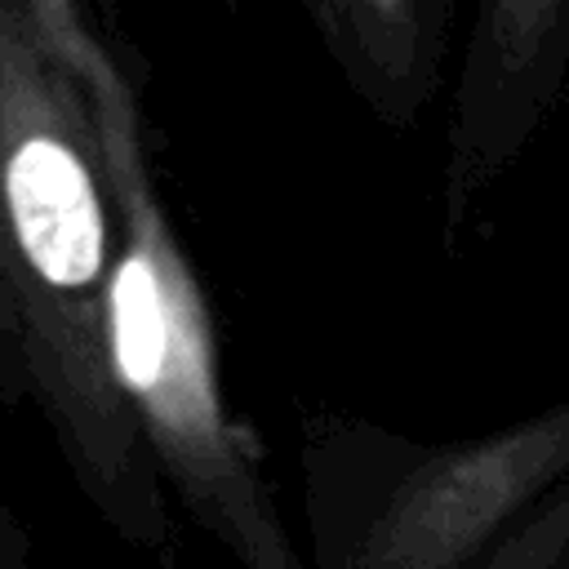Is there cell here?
<instances>
[{
  "label": "cell",
  "instance_id": "cell-1",
  "mask_svg": "<svg viewBox=\"0 0 569 569\" xmlns=\"http://www.w3.org/2000/svg\"><path fill=\"white\" fill-rule=\"evenodd\" d=\"M120 227L80 80L40 0H0V400L49 431L89 511L138 556L173 565L164 480L111 373Z\"/></svg>",
  "mask_w": 569,
  "mask_h": 569
},
{
  "label": "cell",
  "instance_id": "cell-2",
  "mask_svg": "<svg viewBox=\"0 0 569 569\" xmlns=\"http://www.w3.org/2000/svg\"><path fill=\"white\" fill-rule=\"evenodd\" d=\"M40 22L84 89L116 200L111 373L178 507L240 569H307L249 431L231 418L204 284L160 200L138 71L76 0H40Z\"/></svg>",
  "mask_w": 569,
  "mask_h": 569
},
{
  "label": "cell",
  "instance_id": "cell-3",
  "mask_svg": "<svg viewBox=\"0 0 569 569\" xmlns=\"http://www.w3.org/2000/svg\"><path fill=\"white\" fill-rule=\"evenodd\" d=\"M307 569H476L569 480V396L471 440L307 418Z\"/></svg>",
  "mask_w": 569,
  "mask_h": 569
},
{
  "label": "cell",
  "instance_id": "cell-4",
  "mask_svg": "<svg viewBox=\"0 0 569 569\" xmlns=\"http://www.w3.org/2000/svg\"><path fill=\"white\" fill-rule=\"evenodd\" d=\"M569 89V0H489L476 9L449 111L445 249L453 253L480 200L507 178Z\"/></svg>",
  "mask_w": 569,
  "mask_h": 569
},
{
  "label": "cell",
  "instance_id": "cell-5",
  "mask_svg": "<svg viewBox=\"0 0 569 569\" xmlns=\"http://www.w3.org/2000/svg\"><path fill=\"white\" fill-rule=\"evenodd\" d=\"M325 53L360 102L391 129H409L445 80L453 0H307Z\"/></svg>",
  "mask_w": 569,
  "mask_h": 569
},
{
  "label": "cell",
  "instance_id": "cell-6",
  "mask_svg": "<svg viewBox=\"0 0 569 569\" xmlns=\"http://www.w3.org/2000/svg\"><path fill=\"white\" fill-rule=\"evenodd\" d=\"M476 569H569V480Z\"/></svg>",
  "mask_w": 569,
  "mask_h": 569
},
{
  "label": "cell",
  "instance_id": "cell-7",
  "mask_svg": "<svg viewBox=\"0 0 569 569\" xmlns=\"http://www.w3.org/2000/svg\"><path fill=\"white\" fill-rule=\"evenodd\" d=\"M0 569H44L40 542L4 485H0Z\"/></svg>",
  "mask_w": 569,
  "mask_h": 569
}]
</instances>
